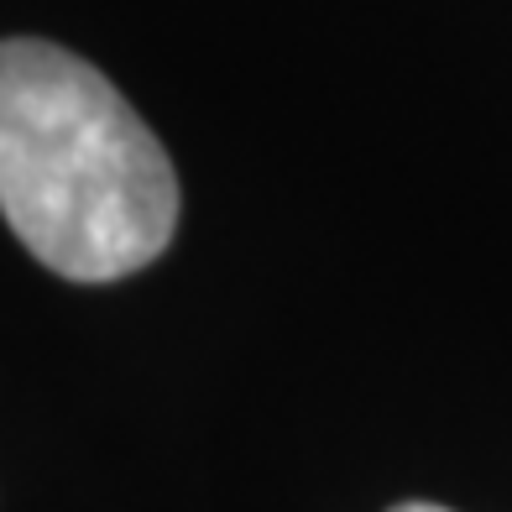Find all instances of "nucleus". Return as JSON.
I'll list each match as a JSON object with an SVG mask.
<instances>
[{
    "label": "nucleus",
    "mask_w": 512,
    "mask_h": 512,
    "mask_svg": "<svg viewBox=\"0 0 512 512\" xmlns=\"http://www.w3.org/2000/svg\"><path fill=\"white\" fill-rule=\"evenodd\" d=\"M392 512H450V507H434V502H403V507H392Z\"/></svg>",
    "instance_id": "f03ea898"
},
{
    "label": "nucleus",
    "mask_w": 512,
    "mask_h": 512,
    "mask_svg": "<svg viewBox=\"0 0 512 512\" xmlns=\"http://www.w3.org/2000/svg\"><path fill=\"white\" fill-rule=\"evenodd\" d=\"M0 215L68 283H115L168 251L178 178L95 63L42 37L0 42Z\"/></svg>",
    "instance_id": "f257e3e1"
}]
</instances>
